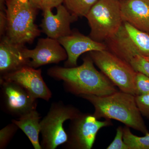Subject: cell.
Returning a JSON list of instances; mask_svg holds the SVG:
<instances>
[{
	"label": "cell",
	"instance_id": "1",
	"mask_svg": "<svg viewBox=\"0 0 149 149\" xmlns=\"http://www.w3.org/2000/svg\"><path fill=\"white\" fill-rule=\"evenodd\" d=\"M79 66H56L48 70L50 77L62 80L68 91L75 95H109L117 92L115 85L102 73L98 71L90 55L83 58Z\"/></svg>",
	"mask_w": 149,
	"mask_h": 149
},
{
	"label": "cell",
	"instance_id": "2",
	"mask_svg": "<svg viewBox=\"0 0 149 149\" xmlns=\"http://www.w3.org/2000/svg\"><path fill=\"white\" fill-rule=\"evenodd\" d=\"M80 96L93 105L95 108L93 114L98 119L104 118L106 119H114L144 134L148 133L136 104L135 95L117 91L104 96L93 95Z\"/></svg>",
	"mask_w": 149,
	"mask_h": 149
},
{
	"label": "cell",
	"instance_id": "3",
	"mask_svg": "<svg viewBox=\"0 0 149 149\" xmlns=\"http://www.w3.org/2000/svg\"><path fill=\"white\" fill-rule=\"evenodd\" d=\"M38 9L30 0H7L6 36L13 42L23 45L33 42L41 33L35 23Z\"/></svg>",
	"mask_w": 149,
	"mask_h": 149
},
{
	"label": "cell",
	"instance_id": "4",
	"mask_svg": "<svg viewBox=\"0 0 149 149\" xmlns=\"http://www.w3.org/2000/svg\"><path fill=\"white\" fill-rule=\"evenodd\" d=\"M85 17L91 28L89 36L97 42H105L123 24L120 1L99 0Z\"/></svg>",
	"mask_w": 149,
	"mask_h": 149
},
{
	"label": "cell",
	"instance_id": "5",
	"mask_svg": "<svg viewBox=\"0 0 149 149\" xmlns=\"http://www.w3.org/2000/svg\"><path fill=\"white\" fill-rule=\"evenodd\" d=\"M89 55L102 72L120 91L137 95L135 85L137 72L129 63L107 49L92 51Z\"/></svg>",
	"mask_w": 149,
	"mask_h": 149
},
{
	"label": "cell",
	"instance_id": "6",
	"mask_svg": "<svg viewBox=\"0 0 149 149\" xmlns=\"http://www.w3.org/2000/svg\"><path fill=\"white\" fill-rule=\"evenodd\" d=\"M81 113L78 109L62 102L52 104L47 114L40 121L44 149H55L67 141L68 136L63 125L67 120H72Z\"/></svg>",
	"mask_w": 149,
	"mask_h": 149
},
{
	"label": "cell",
	"instance_id": "7",
	"mask_svg": "<svg viewBox=\"0 0 149 149\" xmlns=\"http://www.w3.org/2000/svg\"><path fill=\"white\" fill-rule=\"evenodd\" d=\"M70 120L66 132L67 141L63 144L65 148L91 149L99 130L112 125L110 119L100 121L94 114L89 113H80Z\"/></svg>",
	"mask_w": 149,
	"mask_h": 149
},
{
	"label": "cell",
	"instance_id": "8",
	"mask_svg": "<svg viewBox=\"0 0 149 149\" xmlns=\"http://www.w3.org/2000/svg\"><path fill=\"white\" fill-rule=\"evenodd\" d=\"M4 107L10 114L19 117L36 109L37 99L24 87L13 81L0 79Z\"/></svg>",
	"mask_w": 149,
	"mask_h": 149
},
{
	"label": "cell",
	"instance_id": "9",
	"mask_svg": "<svg viewBox=\"0 0 149 149\" xmlns=\"http://www.w3.org/2000/svg\"><path fill=\"white\" fill-rule=\"evenodd\" d=\"M24 54L30 60L29 66L35 68L46 65L58 63L67 60V54L58 40L47 37L40 38L35 49L24 48Z\"/></svg>",
	"mask_w": 149,
	"mask_h": 149
},
{
	"label": "cell",
	"instance_id": "10",
	"mask_svg": "<svg viewBox=\"0 0 149 149\" xmlns=\"http://www.w3.org/2000/svg\"><path fill=\"white\" fill-rule=\"evenodd\" d=\"M13 81L26 89L36 99L49 100L52 93L43 80L41 69L29 66L1 76V79Z\"/></svg>",
	"mask_w": 149,
	"mask_h": 149
},
{
	"label": "cell",
	"instance_id": "11",
	"mask_svg": "<svg viewBox=\"0 0 149 149\" xmlns=\"http://www.w3.org/2000/svg\"><path fill=\"white\" fill-rule=\"evenodd\" d=\"M57 12L54 14L52 9L43 10V18L40 27L42 31L47 37L58 40L71 34L72 31L70 24L77 20L66 7L61 4L57 7Z\"/></svg>",
	"mask_w": 149,
	"mask_h": 149
},
{
	"label": "cell",
	"instance_id": "12",
	"mask_svg": "<svg viewBox=\"0 0 149 149\" xmlns=\"http://www.w3.org/2000/svg\"><path fill=\"white\" fill-rule=\"evenodd\" d=\"M58 40L67 54L68 58L65 63L66 67L77 66V60L85 53L107 49L105 43L97 42L90 36L78 32H72L70 35Z\"/></svg>",
	"mask_w": 149,
	"mask_h": 149
},
{
	"label": "cell",
	"instance_id": "13",
	"mask_svg": "<svg viewBox=\"0 0 149 149\" xmlns=\"http://www.w3.org/2000/svg\"><path fill=\"white\" fill-rule=\"evenodd\" d=\"M23 45L13 42L6 36L1 37L0 43V72L1 76L29 66L30 60L24 54Z\"/></svg>",
	"mask_w": 149,
	"mask_h": 149
},
{
	"label": "cell",
	"instance_id": "14",
	"mask_svg": "<svg viewBox=\"0 0 149 149\" xmlns=\"http://www.w3.org/2000/svg\"><path fill=\"white\" fill-rule=\"evenodd\" d=\"M120 3L123 22L149 34V0H122Z\"/></svg>",
	"mask_w": 149,
	"mask_h": 149
},
{
	"label": "cell",
	"instance_id": "15",
	"mask_svg": "<svg viewBox=\"0 0 149 149\" xmlns=\"http://www.w3.org/2000/svg\"><path fill=\"white\" fill-rule=\"evenodd\" d=\"M41 117L36 109L25 113L12 122L16 124L27 136L35 149H42L39 141L41 132Z\"/></svg>",
	"mask_w": 149,
	"mask_h": 149
},
{
	"label": "cell",
	"instance_id": "16",
	"mask_svg": "<svg viewBox=\"0 0 149 149\" xmlns=\"http://www.w3.org/2000/svg\"><path fill=\"white\" fill-rule=\"evenodd\" d=\"M99 0H64V6L76 17H86Z\"/></svg>",
	"mask_w": 149,
	"mask_h": 149
},
{
	"label": "cell",
	"instance_id": "17",
	"mask_svg": "<svg viewBox=\"0 0 149 149\" xmlns=\"http://www.w3.org/2000/svg\"><path fill=\"white\" fill-rule=\"evenodd\" d=\"M124 27L135 41L141 56L144 57L149 55V34L135 28L128 22H123Z\"/></svg>",
	"mask_w": 149,
	"mask_h": 149
},
{
	"label": "cell",
	"instance_id": "18",
	"mask_svg": "<svg viewBox=\"0 0 149 149\" xmlns=\"http://www.w3.org/2000/svg\"><path fill=\"white\" fill-rule=\"evenodd\" d=\"M123 139L130 149H149V132L145 136L139 137L134 135L130 131V127L123 128Z\"/></svg>",
	"mask_w": 149,
	"mask_h": 149
},
{
	"label": "cell",
	"instance_id": "19",
	"mask_svg": "<svg viewBox=\"0 0 149 149\" xmlns=\"http://www.w3.org/2000/svg\"><path fill=\"white\" fill-rule=\"evenodd\" d=\"M16 124H8L0 130V149L6 148L18 129Z\"/></svg>",
	"mask_w": 149,
	"mask_h": 149
},
{
	"label": "cell",
	"instance_id": "20",
	"mask_svg": "<svg viewBox=\"0 0 149 149\" xmlns=\"http://www.w3.org/2000/svg\"><path fill=\"white\" fill-rule=\"evenodd\" d=\"M135 85L137 95H149V77L142 72H137Z\"/></svg>",
	"mask_w": 149,
	"mask_h": 149
},
{
	"label": "cell",
	"instance_id": "21",
	"mask_svg": "<svg viewBox=\"0 0 149 149\" xmlns=\"http://www.w3.org/2000/svg\"><path fill=\"white\" fill-rule=\"evenodd\" d=\"M130 64L136 72H142L149 77V62L144 57L136 56L131 60Z\"/></svg>",
	"mask_w": 149,
	"mask_h": 149
},
{
	"label": "cell",
	"instance_id": "22",
	"mask_svg": "<svg viewBox=\"0 0 149 149\" xmlns=\"http://www.w3.org/2000/svg\"><path fill=\"white\" fill-rule=\"evenodd\" d=\"M136 104L142 116L149 119V94L135 96Z\"/></svg>",
	"mask_w": 149,
	"mask_h": 149
},
{
	"label": "cell",
	"instance_id": "23",
	"mask_svg": "<svg viewBox=\"0 0 149 149\" xmlns=\"http://www.w3.org/2000/svg\"><path fill=\"white\" fill-rule=\"evenodd\" d=\"M123 128L121 126L118 127L114 140L107 149H130L123 141Z\"/></svg>",
	"mask_w": 149,
	"mask_h": 149
},
{
	"label": "cell",
	"instance_id": "24",
	"mask_svg": "<svg viewBox=\"0 0 149 149\" xmlns=\"http://www.w3.org/2000/svg\"><path fill=\"white\" fill-rule=\"evenodd\" d=\"M7 27V19L6 12L0 10V36L1 38L6 35Z\"/></svg>",
	"mask_w": 149,
	"mask_h": 149
},
{
	"label": "cell",
	"instance_id": "25",
	"mask_svg": "<svg viewBox=\"0 0 149 149\" xmlns=\"http://www.w3.org/2000/svg\"><path fill=\"white\" fill-rule=\"evenodd\" d=\"M64 0H43L42 8L43 10L47 8L52 9L62 4Z\"/></svg>",
	"mask_w": 149,
	"mask_h": 149
},
{
	"label": "cell",
	"instance_id": "26",
	"mask_svg": "<svg viewBox=\"0 0 149 149\" xmlns=\"http://www.w3.org/2000/svg\"><path fill=\"white\" fill-rule=\"evenodd\" d=\"M31 2L38 9H41L43 0H30Z\"/></svg>",
	"mask_w": 149,
	"mask_h": 149
},
{
	"label": "cell",
	"instance_id": "27",
	"mask_svg": "<svg viewBox=\"0 0 149 149\" xmlns=\"http://www.w3.org/2000/svg\"><path fill=\"white\" fill-rule=\"evenodd\" d=\"M7 0H0V10L5 11Z\"/></svg>",
	"mask_w": 149,
	"mask_h": 149
},
{
	"label": "cell",
	"instance_id": "28",
	"mask_svg": "<svg viewBox=\"0 0 149 149\" xmlns=\"http://www.w3.org/2000/svg\"><path fill=\"white\" fill-rule=\"evenodd\" d=\"M145 58H146V59L149 62V55L148 56L146 57Z\"/></svg>",
	"mask_w": 149,
	"mask_h": 149
},
{
	"label": "cell",
	"instance_id": "29",
	"mask_svg": "<svg viewBox=\"0 0 149 149\" xmlns=\"http://www.w3.org/2000/svg\"><path fill=\"white\" fill-rule=\"evenodd\" d=\"M120 1H122V0H120Z\"/></svg>",
	"mask_w": 149,
	"mask_h": 149
}]
</instances>
